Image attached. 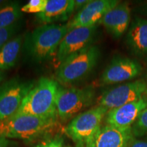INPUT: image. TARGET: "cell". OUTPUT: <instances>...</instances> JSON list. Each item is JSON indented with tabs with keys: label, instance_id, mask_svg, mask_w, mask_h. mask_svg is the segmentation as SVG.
<instances>
[{
	"label": "cell",
	"instance_id": "cell-11",
	"mask_svg": "<svg viewBox=\"0 0 147 147\" xmlns=\"http://www.w3.org/2000/svg\"><path fill=\"white\" fill-rule=\"evenodd\" d=\"M117 0H91L67 25L68 30L96 26L104 15L119 4Z\"/></svg>",
	"mask_w": 147,
	"mask_h": 147
},
{
	"label": "cell",
	"instance_id": "cell-13",
	"mask_svg": "<svg viewBox=\"0 0 147 147\" xmlns=\"http://www.w3.org/2000/svg\"><path fill=\"white\" fill-rule=\"evenodd\" d=\"M147 107V101L144 97L119 107L108 110L105 117L106 125L120 129L131 128L140 113Z\"/></svg>",
	"mask_w": 147,
	"mask_h": 147
},
{
	"label": "cell",
	"instance_id": "cell-12",
	"mask_svg": "<svg viewBox=\"0 0 147 147\" xmlns=\"http://www.w3.org/2000/svg\"><path fill=\"white\" fill-rule=\"evenodd\" d=\"M134 138L131 129L123 130L106 124L87 139L83 147H127Z\"/></svg>",
	"mask_w": 147,
	"mask_h": 147
},
{
	"label": "cell",
	"instance_id": "cell-22",
	"mask_svg": "<svg viewBox=\"0 0 147 147\" xmlns=\"http://www.w3.org/2000/svg\"><path fill=\"white\" fill-rule=\"evenodd\" d=\"M36 147H65L63 139L59 136L46 139L36 145Z\"/></svg>",
	"mask_w": 147,
	"mask_h": 147
},
{
	"label": "cell",
	"instance_id": "cell-6",
	"mask_svg": "<svg viewBox=\"0 0 147 147\" xmlns=\"http://www.w3.org/2000/svg\"><path fill=\"white\" fill-rule=\"evenodd\" d=\"M108 109L97 106L82 112L71 119L65 127V133L77 144L83 147L84 142L102 126Z\"/></svg>",
	"mask_w": 147,
	"mask_h": 147
},
{
	"label": "cell",
	"instance_id": "cell-9",
	"mask_svg": "<svg viewBox=\"0 0 147 147\" xmlns=\"http://www.w3.org/2000/svg\"><path fill=\"white\" fill-rule=\"evenodd\" d=\"M142 67L137 61L125 57H115L103 71L100 83L113 84L136 78L141 74Z\"/></svg>",
	"mask_w": 147,
	"mask_h": 147
},
{
	"label": "cell",
	"instance_id": "cell-23",
	"mask_svg": "<svg viewBox=\"0 0 147 147\" xmlns=\"http://www.w3.org/2000/svg\"><path fill=\"white\" fill-rule=\"evenodd\" d=\"M127 147H147V140H138L134 138Z\"/></svg>",
	"mask_w": 147,
	"mask_h": 147
},
{
	"label": "cell",
	"instance_id": "cell-29",
	"mask_svg": "<svg viewBox=\"0 0 147 147\" xmlns=\"http://www.w3.org/2000/svg\"><path fill=\"white\" fill-rule=\"evenodd\" d=\"M146 95H147V91H146ZM146 101H147V97H146Z\"/></svg>",
	"mask_w": 147,
	"mask_h": 147
},
{
	"label": "cell",
	"instance_id": "cell-5",
	"mask_svg": "<svg viewBox=\"0 0 147 147\" xmlns=\"http://www.w3.org/2000/svg\"><path fill=\"white\" fill-rule=\"evenodd\" d=\"M95 97V92L92 87H59L57 97V116L63 121L76 117L93 104Z\"/></svg>",
	"mask_w": 147,
	"mask_h": 147
},
{
	"label": "cell",
	"instance_id": "cell-16",
	"mask_svg": "<svg viewBox=\"0 0 147 147\" xmlns=\"http://www.w3.org/2000/svg\"><path fill=\"white\" fill-rule=\"evenodd\" d=\"M74 11V0H47L45 10L36 15L45 24H54L67 20Z\"/></svg>",
	"mask_w": 147,
	"mask_h": 147
},
{
	"label": "cell",
	"instance_id": "cell-18",
	"mask_svg": "<svg viewBox=\"0 0 147 147\" xmlns=\"http://www.w3.org/2000/svg\"><path fill=\"white\" fill-rule=\"evenodd\" d=\"M21 8L16 2L8 3L0 7V29L8 28L17 23L21 17Z\"/></svg>",
	"mask_w": 147,
	"mask_h": 147
},
{
	"label": "cell",
	"instance_id": "cell-14",
	"mask_svg": "<svg viewBox=\"0 0 147 147\" xmlns=\"http://www.w3.org/2000/svg\"><path fill=\"white\" fill-rule=\"evenodd\" d=\"M131 9L127 3H119L104 15L100 23L114 38H119L126 32L129 26Z\"/></svg>",
	"mask_w": 147,
	"mask_h": 147
},
{
	"label": "cell",
	"instance_id": "cell-15",
	"mask_svg": "<svg viewBox=\"0 0 147 147\" xmlns=\"http://www.w3.org/2000/svg\"><path fill=\"white\" fill-rule=\"evenodd\" d=\"M126 44L133 54L147 58V20L136 18L129 27Z\"/></svg>",
	"mask_w": 147,
	"mask_h": 147
},
{
	"label": "cell",
	"instance_id": "cell-27",
	"mask_svg": "<svg viewBox=\"0 0 147 147\" xmlns=\"http://www.w3.org/2000/svg\"><path fill=\"white\" fill-rule=\"evenodd\" d=\"M3 2H4V1H1V0H0V5L2 4V3H3Z\"/></svg>",
	"mask_w": 147,
	"mask_h": 147
},
{
	"label": "cell",
	"instance_id": "cell-17",
	"mask_svg": "<svg viewBox=\"0 0 147 147\" xmlns=\"http://www.w3.org/2000/svg\"><path fill=\"white\" fill-rule=\"evenodd\" d=\"M23 42V36L18 35L5 42L0 49V70L4 71L14 67L17 61Z\"/></svg>",
	"mask_w": 147,
	"mask_h": 147
},
{
	"label": "cell",
	"instance_id": "cell-26",
	"mask_svg": "<svg viewBox=\"0 0 147 147\" xmlns=\"http://www.w3.org/2000/svg\"><path fill=\"white\" fill-rule=\"evenodd\" d=\"M4 78V74H3V71L0 70V82H1L3 80Z\"/></svg>",
	"mask_w": 147,
	"mask_h": 147
},
{
	"label": "cell",
	"instance_id": "cell-2",
	"mask_svg": "<svg viewBox=\"0 0 147 147\" xmlns=\"http://www.w3.org/2000/svg\"><path fill=\"white\" fill-rule=\"evenodd\" d=\"M58 82L49 77H42L29 91L16 113L42 118L56 119Z\"/></svg>",
	"mask_w": 147,
	"mask_h": 147
},
{
	"label": "cell",
	"instance_id": "cell-1",
	"mask_svg": "<svg viewBox=\"0 0 147 147\" xmlns=\"http://www.w3.org/2000/svg\"><path fill=\"white\" fill-rule=\"evenodd\" d=\"M68 31L67 25L45 24L37 27L25 39L26 54L36 63L50 59Z\"/></svg>",
	"mask_w": 147,
	"mask_h": 147
},
{
	"label": "cell",
	"instance_id": "cell-4",
	"mask_svg": "<svg viewBox=\"0 0 147 147\" xmlns=\"http://www.w3.org/2000/svg\"><path fill=\"white\" fill-rule=\"evenodd\" d=\"M100 55L98 47L91 45L69 57L59 65L56 71L57 80L64 84L80 81L94 69Z\"/></svg>",
	"mask_w": 147,
	"mask_h": 147
},
{
	"label": "cell",
	"instance_id": "cell-20",
	"mask_svg": "<svg viewBox=\"0 0 147 147\" xmlns=\"http://www.w3.org/2000/svg\"><path fill=\"white\" fill-rule=\"evenodd\" d=\"M47 0H30L27 4L21 7L23 12L32 14H40L45 10Z\"/></svg>",
	"mask_w": 147,
	"mask_h": 147
},
{
	"label": "cell",
	"instance_id": "cell-8",
	"mask_svg": "<svg viewBox=\"0 0 147 147\" xmlns=\"http://www.w3.org/2000/svg\"><path fill=\"white\" fill-rule=\"evenodd\" d=\"M146 91L147 83L144 80L119 84L104 92L97 98V106L113 109L139 100Z\"/></svg>",
	"mask_w": 147,
	"mask_h": 147
},
{
	"label": "cell",
	"instance_id": "cell-19",
	"mask_svg": "<svg viewBox=\"0 0 147 147\" xmlns=\"http://www.w3.org/2000/svg\"><path fill=\"white\" fill-rule=\"evenodd\" d=\"M131 129L134 138L147 137V107L140 113Z\"/></svg>",
	"mask_w": 147,
	"mask_h": 147
},
{
	"label": "cell",
	"instance_id": "cell-28",
	"mask_svg": "<svg viewBox=\"0 0 147 147\" xmlns=\"http://www.w3.org/2000/svg\"><path fill=\"white\" fill-rule=\"evenodd\" d=\"M65 147H74V146H65ZM77 147V146H76Z\"/></svg>",
	"mask_w": 147,
	"mask_h": 147
},
{
	"label": "cell",
	"instance_id": "cell-21",
	"mask_svg": "<svg viewBox=\"0 0 147 147\" xmlns=\"http://www.w3.org/2000/svg\"><path fill=\"white\" fill-rule=\"evenodd\" d=\"M18 27L17 23H16L8 28L0 29V49L3 47L5 42L13 38L14 35L17 32Z\"/></svg>",
	"mask_w": 147,
	"mask_h": 147
},
{
	"label": "cell",
	"instance_id": "cell-25",
	"mask_svg": "<svg viewBox=\"0 0 147 147\" xmlns=\"http://www.w3.org/2000/svg\"><path fill=\"white\" fill-rule=\"evenodd\" d=\"M10 145V141L8 138L0 136V147H8Z\"/></svg>",
	"mask_w": 147,
	"mask_h": 147
},
{
	"label": "cell",
	"instance_id": "cell-10",
	"mask_svg": "<svg viewBox=\"0 0 147 147\" xmlns=\"http://www.w3.org/2000/svg\"><path fill=\"white\" fill-rule=\"evenodd\" d=\"M96 30L97 26L69 30L61 42L56 54L57 61L59 65L69 57L90 47Z\"/></svg>",
	"mask_w": 147,
	"mask_h": 147
},
{
	"label": "cell",
	"instance_id": "cell-7",
	"mask_svg": "<svg viewBox=\"0 0 147 147\" xmlns=\"http://www.w3.org/2000/svg\"><path fill=\"white\" fill-rule=\"evenodd\" d=\"M34 84L32 81L12 78L0 86V121L17 113L24 98Z\"/></svg>",
	"mask_w": 147,
	"mask_h": 147
},
{
	"label": "cell",
	"instance_id": "cell-24",
	"mask_svg": "<svg viewBox=\"0 0 147 147\" xmlns=\"http://www.w3.org/2000/svg\"><path fill=\"white\" fill-rule=\"evenodd\" d=\"M91 0H74V10H81Z\"/></svg>",
	"mask_w": 147,
	"mask_h": 147
},
{
	"label": "cell",
	"instance_id": "cell-3",
	"mask_svg": "<svg viewBox=\"0 0 147 147\" xmlns=\"http://www.w3.org/2000/svg\"><path fill=\"white\" fill-rule=\"evenodd\" d=\"M56 122V119L16 113L0 121V136L8 139H33L53 128Z\"/></svg>",
	"mask_w": 147,
	"mask_h": 147
}]
</instances>
